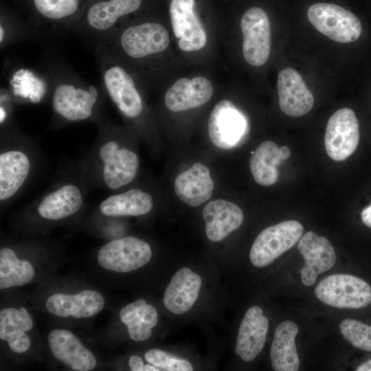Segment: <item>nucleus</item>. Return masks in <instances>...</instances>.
Returning <instances> with one entry per match:
<instances>
[{
	"label": "nucleus",
	"instance_id": "f257e3e1",
	"mask_svg": "<svg viewBox=\"0 0 371 371\" xmlns=\"http://www.w3.org/2000/svg\"><path fill=\"white\" fill-rule=\"evenodd\" d=\"M43 76L54 113L69 122L91 118L105 93L102 85L86 82L57 51L43 52Z\"/></svg>",
	"mask_w": 371,
	"mask_h": 371
},
{
	"label": "nucleus",
	"instance_id": "f03ea898",
	"mask_svg": "<svg viewBox=\"0 0 371 371\" xmlns=\"http://www.w3.org/2000/svg\"><path fill=\"white\" fill-rule=\"evenodd\" d=\"M28 16L23 21L34 41H52L72 34L91 0H27Z\"/></svg>",
	"mask_w": 371,
	"mask_h": 371
},
{
	"label": "nucleus",
	"instance_id": "7ed1b4c3",
	"mask_svg": "<svg viewBox=\"0 0 371 371\" xmlns=\"http://www.w3.org/2000/svg\"><path fill=\"white\" fill-rule=\"evenodd\" d=\"M142 0H91L75 25L72 34L94 48L117 29L121 19L135 12Z\"/></svg>",
	"mask_w": 371,
	"mask_h": 371
},
{
	"label": "nucleus",
	"instance_id": "20e7f679",
	"mask_svg": "<svg viewBox=\"0 0 371 371\" xmlns=\"http://www.w3.org/2000/svg\"><path fill=\"white\" fill-rule=\"evenodd\" d=\"M169 42V34L164 25L145 21L119 28L99 45L108 47L121 58L137 61L164 51Z\"/></svg>",
	"mask_w": 371,
	"mask_h": 371
},
{
	"label": "nucleus",
	"instance_id": "39448f33",
	"mask_svg": "<svg viewBox=\"0 0 371 371\" xmlns=\"http://www.w3.org/2000/svg\"><path fill=\"white\" fill-rule=\"evenodd\" d=\"M316 297L339 308H361L371 303V286L350 274H333L321 280L315 289Z\"/></svg>",
	"mask_w": 371,
	"mask_h": 371
},
{
	"label": "nucleus",
	"instance_id": "423d86ee",
	"mask_svg": "<svg viewBox=\"0 0 371 371\" xmlns=\"http://www.w3.org/2000/svg\"><path fill=\"white\" fill-rule=\"evenodd\" d=\"M303 225L295 220L282 221L263 229L255 239L249 259L256 267H265L293 247L300 239Z\"/></svg>",
	"mask_w": 371,
	"mask_h": 371
},
{
	"label": "nucleus",
	"instance_id": "0eeeda50",
	"mask_svg": "<svg viewBox=\"0 0 371 371\" xmlns=\"http://www.w3.org/2000/svg\"><path fill=\"white\" fill-rule=\"evenodd\" d=\"M307 16L317 30L338 43L353 42L362 32L359 19L352 12L334 3L313 4L308 9Z\"/></svg>",
	"mask_w": 371,
	"mask_h": 371
},
{
	"label": "nucleus",
	"instance_id": "6e6552de",
	"mask_svg": "<svg viewBox=\"0 0 371 371\" xmlns=\"http://www.w3.org/2000/svg\"><path fill=\"white\" fill-rule=\"evenodd\" d=\"M249 131L247 117L231 101L222 100L215 104L208 121V134L216 147L233 148L245 139Z\"/></svg>",
	"mask_w": 371,
	"mask_h": 371
},
{
	"label": "nucleus",
	"instance_id": "1a4fd4ad",
	"mask_svg": "<svg viewBox=\"0 0 371 371\" xmlns=\"http://www.w3.org/2000/svg\"><path fill=\"white\" fill-rule=\"evenodd\" d=\"M152 256V250L146 242L126 236L109 242L98 254V262L105 269L127 273L138 269L147 264Z\"/></svg>",
	"mask_w": 371,
	"mask_h": 371
},
{
	"label": "nucleus",
	"instance_id": "9d476101",
	"mask_svg": "<svg viewBox=\"0 0 371 371\" xmlns=\"http://www.w3.org/2000/svg\"><path fill=\"white\" fill-rule=\"evenodd\" d=\"M240 28L245 60L251 66H262L271 50V27L267 13L258 7L248 9L241 18Z\"/></svg>",
	"mask_w": 371,
	"mask_h": 371
},
{
	"label": "nucleus",
	"instance_id": "9b49d317",
	"mask_svg": "<svg viewBox=\"0 0 371 371\" xmlns=\"http://www.w3.org/2000/svg\"><path fill=\"white\" fill-rule=\"evenodd\" d=\"M359 137L355 112L349 108L337 110L329 118L326 128L324 146L328 155L337 161L346 159L357 149Z\"/></svg>",
	"mask_w": 371,
	"mask_h": 371
},
{
	"label": "nucleus",
	"instance_id": "f8f14e48",
	"mask_svg": "<svg viewBox=\"0 0 371 371\" xmlns=\"http://www.w3.org/2000/svg\"><path fill=\"white\" fill-rule=\"evenodd\" d=\"M297 249L305 261L300 269L301 280L305 286L313 285L317 276L330 270L336 262L335 249L330 242L312 231L302 236Z\"/></svg>",
	"mask_w": 371,
	"mask_h": 371
},
{
	"label": "nucleus",
	"instance_id": "ddd939ff",
	"mask_svg": "<svg viewBox=\"0 0 371 371\" xmlns=\"http://www.w3.org/2000/svg\"><path fill=\"white\" fill-rule=\"evenodd\" d=\"M194 0H172L170 16L178 45L185 52L202 49L206 44L205 30L194 12Z\"/></svg>",
	"mask_w": 371,
	"mask_h": 371
},
{
	"label": "nucleus",
	"instance_id": "4468645a",
	"mask_svg": "<svg viewBox=\"0 0 371 371\" xmlns=\"http://www.w3.org/2000/svg\"><path fill=\"white\" fill-rule=\"evenodd\" d=\"M99 154L103 163V179L109 188L118 189L135 178L139 167L135 152L119 148L115 141H109L101 146Z\"/></svg>",
	"mask_w": 371,
	"mask_h": 371
},
{
	"label": "nucleus",
	"instance_id": "2eb2a0df",
	"mask_svg": "<svg viewBox=\"0 0 371 371\" xmlns=\"http://www.w3.org/2000/svg\"><path fill=\"white\" fill-rule=\"evenodd\" d=\"M277 87L279 106L286 115L300 117L312 109L313 95L295 69H283L278 76Z\"/></svg>",
	"mask_w": 371,
	"mask_h": 371
},
{
	"label": "nucleus",
	"instance_id": "dca6fc26",
	"mask_svg": "<svg viewBox=\"0 0 371 371\" xmlns=\"http://www.w3.org/2000/svg\"><path fill=\"white\" fill-rule=\"evenodd\" d=\"M269 322L258 306L250 307L240 323L235 347L236 353L245 361L254 360L262 351L267 337Z\"/></svg>",
	"mask_w": 371,
	"mask_h": 371
},
{
	"label": "nucleus",
	"instance_id": "f3484780",
	"mask_svg": "<svg viewBox=\"0 0 371 371\" xmlns=\"http://www.w3.org/2000/svg\"><path fill=\"white\" fill-rule=\"evenodd\" d=\"M48 344L53 356L76 371H89L96 366V359L71 332L65 329L52 330Z\"/></svg>",
	"mask_w": 371,
	"mask_h": 371
},
{
	"label": "nucleus",
	"instance_id": "a211bd4d",
	"mask_svg": "<svg viewBox=\"0 0 371 371\" xmlns=\"http://www.w3.org/2000/svg\"><path fill=\"white\" fill-rule=\"evenodd\" d=\"M213 94L211 82L202 76L177 80L166 91L164 104L173 112L196 108L210 100Z\"/></svg>",
	"mask_w": 371,
	"mask_h": 371
},
{
	"label": "nucleus",
	"instance_id": "6ab92c4d",
	"mask_svg": "<svg viewBox=\"0 0 371 371\" xmlns=\"http://www.w3.org/2000/svg\"><path fill=\"white\" fill-rule=\"evenodd\" d=\"M104 306L102 295L91 290L82 291L75 295L54 293L46 300L47 311L59 317H91L99 313Z\"/></svg>",
	"mask_w": 371,
	"mask_h": 371
},
{
	"label": "nucleus",
	"instance_id": "aec40b11",
	"mask_svg": "<svg viewBox=\"0 0 371 371\" xmlns=\"http://www.w3.org/2000/svg\"><path fill=\"white\" fill-rule=\"evenodd\" d=\"M205 234L212 242H218L237 229L243 223L244 214L239 206L223 199L207 203L203 210Z\"/></svg>",
	"mask_w": 371,
	"mask_h": 371
},
{
	"label": "nucleus",
	"instance_id": "412c9836",
	"mask_svg": "<svg viewBox=\"0 0 371 371\" xmlns=\"http://www.w3.org/2000/svg\"><path fill=\"white\" fill-rule=\"evenodd\" d=\"M201 283L200 276L190 269L183 267L179 269L165 291V307L176 315L188 312L197 300Z\"/></svg>",
	"mask_w": 371,
	"mask_h": 371
},
{
	"label": "nucleus",
	"instance_id": "4be33fe9",
	"mask_svg": "<svg viewBox=\"0 0 371 371\" xmlns=\"http://www.w3.org/2000/svg\"><path fill=\"white\" fill-rule=\"evenodd\" d=\"M174 190L177 197L191 207L208 201L214 190L209 168L201 163H194L188 170L178 175Z\"/></svg>",
	"mask_w": 371,
	"mask_h": 371
},
{
	"label": "nucleus",
	"instance_id": "5701e85b",
	"mask_svg": "<svg viewBox=\"0 0 371 371\" xmlns=\"http://www.w3.org/2000/svg\"><path fill=\"white\" fill-rule=\"evenodd\" d=\"M297 333V324L290 320L283 321L276 328L270 350V359L274 370H298L300 359L295 341Z\"/></svg>",
	"mask_w": 371,
	"mask_h": 371
},
{
	"label": "nucleus",
	"instance_id": "b1692460",
	"mask_svg": "<svg viewBox=\"0 0 371 371\" xmlns=\"http://www.w3.org/2000/svg\"><path fill=\"white\" fill-rule=\"evenodd\" d=\"M33 327L32 317L27 311L6 308L0 311V339L7 341L10 348L16 353L26 352L31 341L26 331Z\"/></svg>",
	"mask_w": 371,
	"mask_h": 371
},
{
	"label": "nucleus",
	"instance_id": "393cba45",
	"mask_svg": "<svg viewBox=\"0 0 371 371\" xmlns=\"http://www.w3.org/2000/svg\"><path fill=\"white\" fill-rule=\"evenodd\" d=\"M30 163L19 150H9L0 155V199L12 196L25 182Z\"/></svg>",
	"mask_w": 371,
	"mask_h": 371
},
{
	"label": "nucleus",
	"instance_id": "a878e982",
	"mask_svg": "<svg viewBox=\"0 0 371 371\" xmlns=\"http://www.w3.org/2000/svg\"><path fill=\"white\" fill-rule=\"evenodd\" d=\"M83 198L79 188L72 184L61 186L48 194L40 203L38 212L48 220H60L76 213L82 207Z\"/></svg>",
	"mask_w": 371,
	"mask_h": 371
},
{
	"label": "nucleus",
	"instance_id": "bb28decb",
	"mask_svg": "<svg viewBox=\"0 0 371 371\" xmlns=\"http://www.w3.org/2000/svg\"><path fill=\"white\" fill-rule=\"evenodd\" d=\"M119 315L127 327L130 338L135 341L148 339L158 320L155 308L146 304L144 299L126 305L120 311Z\"/></svg>",
	"mask_w": 371,
	"mask_h": 371
},
{
	"label": "nucleus",
	"instance_id": "cd10ccee",
	"mask_svg": "<svg viewBox=\"0 0 371 371\" xmlns=\"http://www.w3.org/2000/svg\"><path fill=\"white\" fill-rule=\"evenodd\" d=\"M153 205L148 193L131 189L106 198L100 203V210L107 216H141L148 213Z\"/></svg>",
	"mask_w": 371,
	"mask_h": 371
},
{
	"label": "nucleus",
	"instance_id": "c85d7f7f",
	"mask_svg": "<svg viewBox=\"0 0 371 371\" xmlns=\"http://www.w3.org/2000/svg\"><path fill=\"white\" fill-rule=\"evenodd\" d=\"M284 160L280 148L271 141L261 143L250 158L252 176L257 183L264 186L274 184L278 178V166Z\"/></svg>",
	"mask_w": 371,
	"mask_h": 371
},
{
	"label": "nucleus",
	"instance_id": "c756f323",
	"mask_svg": "<svg viewBox=\"0 0 371 371\" xmlns=\"http://www.w3.org/2000/svg\"><path fill=\"white\" fill-rule=\"evenodd\" d=\"M32 265L26 260H19L10 248L0 250V289L22 286L30 282L34 277Z\"/></svg>",
	"mask_w": 371,
	"mask_h": 371
},
{
	"label": "nucleus",
	"instance_id": "7c9ffc66",
	"mask_svg": "<svg viewBox=\"0 0 371 371\" xmlns=\"http://www.w3.org/2000/svg\"><path fill=\"white\" fill-rule=\"evenodd\" d=\"M22 41H32L31 33L22 19L1 16L0 47L3 49Z\"/></svg>",
	"mask_w": 371,
	"mask_h": 371
},
{
	"label": "nucleus",
	"instance_id": "2f4dec72",
	"mask_svg": "<svg viewBox=\"0 0 371 371\" xmlns=\"http://www.w3.org/2000/svg\"><path fill=\"white\" fill-rule=\"evenodd\" d=\"M339 330L353 346L371 352V326L354 319H346L340 323Z\"/></svg>",
	"mask_w": 371,
	"mask_h": 371
},
{
	"label": "nucleus",
	"instance_id": "473e14b6",
	"mask_svg": "<svg viewBox=\"0 0 371 371\" xmlns=\"http://www.w3.org/2000/svg\"><path fill=\"white\" fill-rule=\"evenodd\" d=\"M145 359L153 366L167 371H192L193 366L186 359L178 358L164 350L153 348L145 353Z\"/></svg>",
	"mask_w": 371,
	"mask_h": 371
},
{
	"label": "nucleus",
	"instance_id": "72a5a7b5",
	"mask_svg": "<svg viewBox=\"0 0 371 371\" xmlns=\"http://www.w3.org/2000/svg\"><path fill=\"white\" fill-rule=\"evenodd\" d=\"M129 367L133 371H143L144 363L142 359L136 355L130 357L128 361Z\"/></svg>",
	"mask_w": 371,
	"mask_h": 371
},
{
	"label": "nucleus",
	"instance_id": "f704fd0d",
	"mask_svg": "<svg viewBox=\"0 0 371 371\" xmlns=\"http://www.w3.org/2000/svg\"><path fill=\"white\" fill-rule=\"evenodd\" d=\"M361 215L363 223L371 228V204L362 210Z\"/></svg>",
	"mask_w": 371,
	"mask_h": 371
},
{
	"label": "nucleus",
	"instance_id": "c9c22d12",
	"mask_svg": "<svg viewBox=\"0 0 371 371\" xmlns=\"http://www.w3.org/2000/svg\"><path fill=\"white\" fill-rule=\"evenodd\" d=\"M356 371H371V359L359 365Z\"/></svg>",
	"mask_w": 371,
	"mask_h": 371
},
{
	"label": "nucleus",
	"instance_id": "e433bc0d",
	"mask_svg": "<svg viewBox=\"0 0 371 371\" xmlns=\"http://www.w3.org/2000/svg\"><path fill=\"white\" fill-rule=\"evenodd\" d=\"M280 151L284 160L287 159L291 155V151L287 146H282Z\"/></svg>",
	"mask_w": 371,
	"mask_h": 371
},
{
	"label": "nucleus",
	"instance_id": "4c0bfd02",
	"mask_svg": "<svg viewBox=\"0 0 371 371\" xmlns=\"http://www.w3.org/2000/svg\"><path fill=\"white\" fill-rule=\"evenodd\" d=\"M159 370H161L158 369V368L153 366L152 364L144 365V368H143V371H159Z\"/></svg>",
	"mask_w": 371,
	"mask_h": 371
}]
</instances>
